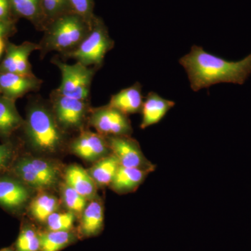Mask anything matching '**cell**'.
<instances>
[{"instance_id":"cell-1","label":"cell","mask_w":251,"mask_h":251,"mask_svg":"<svg viewBox=\"0 0 251 251\" xmlns=\"http://www.w3.org/2000/svg\"><path fill=\"white\" fill-rule=\"evenodd\" d=\"M179 62L187 73L194 92L224 82L243 85L251 75V53L242 60L232 62L194 45Z\"/></svg>"},{"instance_id":"cell-2","label":"cell","mask_w":251,"mask_h":251,"mask_svg":"<svg viewBox=\"0 0 251 251\" xmlns=\"http://www.w3.org/2000/svg\"><path fill=\"white\" fill-rule=\"evenodd\" d=\"M22 128L26 143L44 154L58 152L67 139V132L59 125L50 101L37 97L28 105Z\"/></svg>"},{"instance_id":"cell-3","label":"cell","mask_w":251,"mask_h":251,"mask_svg":"<svg viewBox=\"0 0 251 251\" xmlns=\"http://www.w3.org/2000/svg\"><path fill=\"white\" fill-rule=\"evenodd\" d=\"M92 25L74 11H69L48 25L39 43L41 57L57 52L60 56L74 50L90 32Z\"/></svg>"},{"instance_id":"cell-4","label":"cell","mask_w":251,"mask_h":251,"mask_svg":"<svg viewBox=\"0 0 251 251\" xmlns=\"http://www.w3.org/2000/svg\"><path fill=\"white\" fill-rule=\"evenodd\" d=\"M115 46V41L109 35L108 28L101 18L94 17L90 32L76 49L61 56L73 59L90 67L100 69L105 55Z\"/></svg>"},{"instance_id":"cell-5","label":"cell","mask_w":251,"mask_h":251,"mask_svg":"<svg viewBox=\"0 0 251 251\" xmlns=\"http://www.w3.org/2000/svg\"><path fill=\"white\" fill-rule=\"evenodd\" d=\"M9 174L14 175L31 190H46L58 184L60 171L53 162L23 155L16 158Z\"/></svg>"},{"instance_id":"cell-6","label":"cell","mask_w":251,"mask_h":251,"mask_svg":"<svg viewBox=\"0 0 251 251\" xmlns=\"http://www.w3.org/2000/svg\"><path fill=\"white\" fill-rule=\"evenodd\" d=\"M51 63L58 68L62 77L60 85L55 89L56 92L79 100L90 99L92 80L99 69L87 67L76 62L69 64L61 60L58 56H54Z\"/></svg>"},{"instance_id":"cell-7","label":"cell","mask_w":251,"mask_h":251,"mask_svg":"<svg viewBox=\"0 0 251 251\" xmlns=\"http://www.w3.org/2000/svg\"><path fill=\"white\" fill-rule=\"evenodd\" d=\"M50 103L59 125L66 132L84 129L91 110L88 100L70 98L52 91Z\"/></svg>"},{"instance_id":"cell-8","label":"cell","mask_w":251,"mask_h":251,"mask_svg":"<svg viewBox=\"0 0 251 251\" xmlns=\"http://www.w3.org/2000/svg\"><path fill=\"white\" fill-rule=\"evenodd\" d=\"M88 123L104 136H130L133 133L128 115L108 105L91 109Z\"/></svg>"},{"instance_id":"cell-9","label":"cell","mask_w":251,"mask_h":251,"mask_svg":"<svg viewBox=\"0 0 251 251\" xmlns=\"http://www.w3.org/2000/svg\"><path fill=\"white\" fill-rule=\"evenodd\" d=\"M109 148L120 163L126 168H139L152 173L156 165L149 161L144 155L140 144L130 136L106 137Z\"/></svg>"},{"instance_id":"cell-10","label":"cell","mask_w":251,"mask_h":251,"mask_svg":"<svg viewBox=\"0 0 251 251\" xmlns=\"http://www.w3.org/2000/svg\"><path fill=\"white\" fill-rule=\"evenodd\" d=\"M31 189L14 175L0 176V207L10 214H21L30 202Z\"/></svg>"},{"instance_id":"cell-11","label":"cell","mask_w":251,"mask_h":251,"mask_svg":"<svg viewBox=\"0 0 251 251\" xmlns=\"http://www.w3.org/2000/svg\"><path fill=\"white\" fill-rule=\"evenodd\" d=\"M71 151L89 162H97L111 153L106 137L83 129L69 143Z\"/></svg>"},{"instance_id":"cell-12","label":"cell","mask_w":251,"mask_h":251,"mask_svg":"<svg viewBox=\"0 0 251 251\" xmlns=\"http://www.w3.org/2000/svg\"><path fill=\"white\" fill-rule=\"evenodd\" d=\"M40 49L39 44L25 41L16 45L7 41L4 57L0 63V73H12L21 75H34L29 61L30 54Z\"/></svg>"},{"instance_id":"cell-13","label":"cell","mask_w":251,"mask_h":251,"mask_svg":"<svg viewBox=\"0 0 251 251\" xmlns=\"http://www.w3.org/2000/svg\"><path fill=\"white\" fill-rule=\"evenodd\" d=\"M43 80L35 75L0 73V94L16 100L30 92L40 90Z\"/></svg>"},{"instance_id":"cell-14","label":"cell","mask_w":251,"mask_h":251,"mask_svg":"<svg viewBox=\"0 0 251 251\" xmlns=\"http://www.w3.org/2000/svg\"><path fill=\"white\" fill-rule=\"evenodd\" d=\"M175 105L174 101L163 98L156 92H149L140 112L142 115L140 128L145 129L159 123Z\"/></svg>"},{"instance_id":"cell-15","label":"cell","mask_w":251,"mask_h":251,"mask_svg":"<svg viewBox=\"0 0 251 251\" xmlns=\"http://www.w3.org/2000/svg\"><path fill=\"white\" fill-rule=\"evenodd\" d=\"M104 208L98 200H93L87 204L82 213L78 227V237H95L103 230Z\"/></svg>"},{"instance_id":"cell-16","label":"cell","mask_w":251,"mask_h":251,"mask_svg":"<svg viewBox=\"0 0 251 251\" xmlns=\"http://www.w3.org/2000/svg\"><path fill=\"white\" fill-rule=\"evenodd\" d=\"M24 121L16 108V100L0 95V139L3 142L11 140L22 128Z\"/></svg>"},{"instance_id":"cell-17","label":"cell","mask_w":251,"mask_h":251,"mask_svg":"<svg viewBox=\"0 0 251 251\" xmlns=\"http://www.w3.org/2000/svg\"><path fill=\"white\" fill-rule=\"evenodd\" d=\"M143 102L141 84L135 82L134 85L112 95L108 105L129 115L141 112Z\"/></svg>"},{"instance_id":"cell-18","label":"cell","mask_w":251,"mask_h":251,"mask_svg":"<svg viewBox=\"0 0 251 251\" xmlns=\"http://www.w3.org/2000/svg\"><path fill=\"white\" fill-rule=\"evenodd\" d=\"M151 172L139 168L120 166L110 187L118 194H127L136 191Z\"/></svg>"},{"instance_id":"cell-19","label":"cell","mask_w":251,"mask_h":251,"mask_svg":"<svg viewBox=\"0 0 251 251\" xmlns=\"http://www.w3.org/2000/svg\"><path fill=\"white\" fill-rule=\"evenodd\" d=\"M66 184L74 188L85 199L92 200L97 192V185L88 172L77 165L68 167L64 173Z\"/></svg>"},{"instance_id":"cell-20","label":"cell","mask_w":251,"mask_h":251,"mask_svg":"<svg viewBox=\"0 0 251 251\" xmlns=\"http://www.w3.org/2000/svg\"><path fill=\"white\" fill-rule=\"evenodd\" d=\"M11 11L19 17L27 19L39 30L44 31L47 27L41 0H9Z\"/></svg>"},{"instance_id":"cell-21","label":"cell","mask_w":251,"mask_h":251,"mask_svg":"<svg viewBox=\"0 0 251 251\" xmlns=\"http://www.w3.org/2000/svg\"><path fill=\"white\" fill-rule=\"evenodd\" d=\"M120 166L116 157L111 153L95 162L87 172L97 186L105 187L111 184Z\"/></svg>"},{"instance_id":"cell-22","label":"cell","mask_w":251,"mask_h":251,"mask_svg":"<svg viewBox=\"0 0 251 251\" xmlns=\"http://www.w3.org/2000/svg\"><path fill=\"white\" fill-rule=\"evenodd\" d=\"M40 251H60L74 244L78 235L73 230L39 232Z\"/></svg>"},{"instance_id":"cell-23","label":"cell","mask_w":251,"mask_h":251,"mask_svg":"<svg viewBox=\"0 0 251 251\" xmlns=\"http://www.w3.org/2000/svg\"><path fill=\"white\" fill-rule=\"evenodd\" d=\"M58 201L52 195L43 193L34 198L28 205L29 214L38 222L45 223L58 209Z\"/></svg>"},{"instance_id":"cell-24","label":"cell","mask_w":251,"mask_h":251,"mask_svg":"<svg viewBox=\"0 0 251 251\" xmlns=\"http://www.w3.org/2000/svg\"><path fill=\"white\" fill-rule=\"evenodd\" d=\"M14 247L16 251H41L39 231L34 225L27 221L23 223Z\"/></svg>"},{"instance_id":"cell-25","label":"cell","mask_w":251,"mask_h":251,"mask_svg":"<svg viewBox=\"0 0 251 251\" xmlns=\"http://www.w3.org/2000/svg\"><path fill=\"white\" fill-rule=\"evenodd\" d=\"M18 156L17 145L11 140L0 145V176L9 173Z\"/></svg>"},{"instance_id":"cell-26","label":"cell","mask_w":251,"mask_h":251,"mask_svg":"<svg viewBox=\"0 0 251 251\" xmlns=\"http://www.w3.org/2000/svg\"><path fill=\"white\" fill-rule=\"evenodd\" d=\"M75 214L72 211L54 212L48 218L46 224L48 230L71 231L74 227Z\"/></svg>"},{"instance_id":"cell-27","label":"cell","mask_w":251,"mask_h":251,"mask_svg":"<svg viewBox=\"0 0 251 251\" xmlns=\"http://www.w3.org/2000/svg\"><path fill=\"white\" fill-rule=\"evenodd\" d=\"M41 4L48 25L59 16L72 11L68 0H41Z\"/></svg>"},{"instance_id":"cell-28","label":"cell","mask_w":251,"mask_h":251,"mask_svg":"<svg viewBox=\"0 0 251 251\" xmlns=\"http://www.w3.org/2000/svg\"><path fill=\"white\" fill-rule=\"evenodd\" d=\"M62 198L66 206L74 214H81L87 206V200L66 184L63 188Z\"/></svg>"},{"instance_id":"cell-29","label":"cell","mask_w":251,"mask_h":251,"mask_svg":"<svg viewBox=\"0 0 251 251\" xmlns=\"http://www.w3.org/2000/svg\"><path fill=\"white\" fill-rule=\"evenodd\" d=\"M68 2L72 11L92 25L95 17L93 13V0H68Z\"/></svg>"},{"instance_id":"cell-30","label":"cell","mask_w":251,"mask_h":251,"mask_svg":"<svg viewBox=\"0 0 251 251\" xmlns=\"http://www.w3.org/2000/svg\"><path fill=\"white\" fill-rule=\"evenodd\" d=\"M16 32V28L13 22L0 21V38L7 39Z\"/></svg>"},{"instance_id":"cell-31","label":"cell","mask_w":251,"mask_h":251,"mask_svg":"<svg viewBox=\"0 0 251 251\" xmlns=\"http://www.w3.org/2000/svg\"><path fill=\"white\" fill-rule=\"evenodd\" d=\"M11 11L9 0H0V21L13 22L10 16Z\"/></svg>"},{"instance_id":"cell-32","label":"cell","mask_w":251,"mask_h":251,"mask_svg":"<svg viewBox=\"0 0 251 251\" xmlns=\"http://www.w3.org/2000/svg\"><path fill=\"white\" fill-rule=\"evenodd\" d=\"M6 42H7V39L0 38V57H1V55H2V54L4 52Z\"/></svg>"},{"instance_id":"cell-33","label":"cell","mask_w":251,"mask_h":251,"mask_svg":"<svg viewBox=\"0 0 251 251\" xmlns=\"http://www.w3.org/2000/svg\"><path fill=\"white\" fill-rule=\"evenodd\" d=\"M0 251H16L14 247L4 248V249H1Z\"/></svg>"},{"instance_id":"cell-34","label":"cell","mask_w":251,"mask_h":251,"mask_svg":"<svg viewBox=\"0 0 251 251\" xmlns=\"http://www.w3.org/2000/svg\"><path fill=\"white\" fill-rule=\"evenodd\" d=\"M0 95H1V94H0Z\"/></svg>"}]
</instances>
